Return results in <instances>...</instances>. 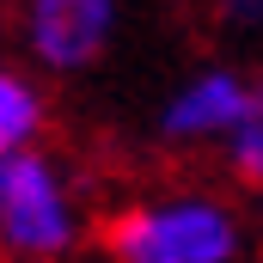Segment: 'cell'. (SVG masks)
I'll return each instance as SVG.
<instances>
[{
  "mask_svg": "<svg viewBox=\"0 0 263 263\" xmlns=\"http://www.w3.org/2000/svg\"><path fill=\"white\" fill-rule=\"evenodd\" d=\"M239 245H245L239 214L220 196H202V190L129 202L104 227L110 263H233Z\"/></svg>",
  "mask_w": 263,
  "mask_h": 263,
  "instance_id": "6da1fadb",
  "label": "cell"
},
{
  "mask_svg": "<svg viewBox=\"0 0 263 263\" xmlns=\"http://www.w3.org/2000/svg\"><path fill=\"white\" fill-rule=\"evenodd\" d=\"M73 245H80V202L67 172L37 147L0 159V251L25 263H49L67 257Z\"/></svg>",
  "mask_w": 263,
  "mask_h": 263,
  "instance_id": "7a4b0ae2",
  "label": "cell"
},
{
  "mask_svg": "<svg viewBox=\"0 0 263 263\" xmlns=\"http://www.w3.org/2000/svg\"><path fill=\"white\" fill-rule=\"evenodd\" d=\"M117 37V0H31L25 6V43L49 73L92 67Z\"/></svg>",
  "mask_w": 263,
  "mask_h": 263,
  "instance_id": "3957f363",
  "label": "cell"
},
{
  "mask_svg": "<svg viewBox=\"0 0 263 263\" xmlns=\"http://www.w3.org/2000/svg\"><path fill=\"white\" fill-rule=\"evenodd\" d=\"M251 86L257 80H245L233 67H202V73H190L165 98L159 135L165 141H233L239 123L251 117Z\"/></svg>",
  "mask_w": 263,
  "mask_h": 263,
  "instance_id": "277c9868",
  "label": "cell"
},
{
  "mask_svg": "<svg viewBox=\"0 0 263 263\" xmlns=\"http://www.w3.org/2000/svg\"><path fill=\"white\" fill-rule=\"evenodd\" d=\"M37 135H43V92L25 73L0 67V159L37 147Z\"/></svg>",
  "mask_w": 263,
  "mask_h": 263,
  "instance_id": "5b68a950",
  "label": "cell"
},
{
  "mask_svg": "<svg viewBox=\"0 0 263 263\" xmlns=\"http://www.w3.org/2000/svg\"><path fill=\"white\" fill-rule=\"evenodd\" d=\"M227 153H233V172H239L245 184H257V190H263V80L251 86V117H245L239 135L227 141Z\"/></svg>",
  "mask_w": 263,
  "mask_h": 263,
  "instance_id": "8992f818",
  "label": "cell"
},
{
  "mask_svg": "<svg viewBox=\"0 0 263 263\" xmlns=\"http://www.w3.org/2000/svg\"><path fill=\"white\" fill-rule=\"evenodd\" d=\"M214 18L233 31H263V0H214Z\"/></svg>",
  "mask_w": 263,
  "mask_h": 263,
  "instance_id": "52a82bcc",
  "label": "cell"
},
{
  "mask_svg": "<svg viewBox=\"0 0 263 263\" xmlns=\"http://www.w3.org/2000/svg\"><path fill=\"white\" fill-rule=\"evenodd\" d=\"M257 208H263V190H257Z\"/></svg>",
  "mask_w": 263,
  "mask_h": 263,
  "instance_id": "ba28073f",
  "label": "cell"
}]
</instances>
